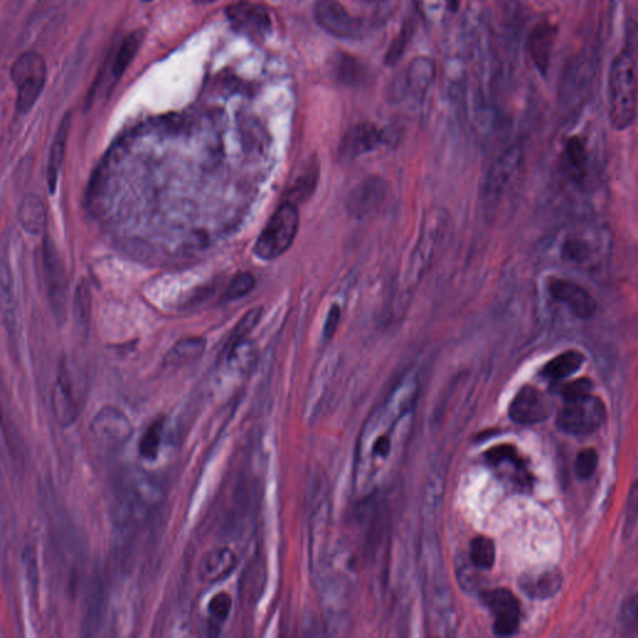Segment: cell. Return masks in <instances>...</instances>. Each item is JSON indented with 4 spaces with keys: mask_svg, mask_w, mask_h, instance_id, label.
<instances>
[{
    "mask_svg": "<svg viewBox=\"0 0 638 638\" xmlns=\"http://www.w3.org/2000/svg\"><path fill=\"white\" fill-rule=\"evenodd\" d=\"M338 79L347 85H357L365 80V65L353 56L342 55L338 59Z\"/></svg>",
    "mask_w": 638,
    "mask_h": 638,
    "instance_id": "cell-33",
    "label": "cell"
},
{
    "mask_svg": "<svg viewBox=\"0 0 638 638\" xmlns=\"http://www.w3.org/2000/svg\"><path fill=\"white\" fill-rule=\"evenodd\" d=\"M145 2H151V0H145Z\"/></svg>",
    "mask_w": 638,
    "mask_h": 638,
    "instance_id": "cell-44",
    "label": "cell"
},
{
    "mask_svg": "<svg viewBox=\"0 0 638 638\" xmlns=\"http://www.w3.org/2000/svg\"><path fill=\"white\" fill-rule=\"evenodd\" d=\"M165 422V416H157L142 434L139 441V454L142 459L155 461L159 457Z\"/></svg>",
    "mask_w": 638,
    "mask_h": 638,
    "instance_id": "cell-27",
    "label": "cell"
},
{
    "mask_svg": "<svg viewBox=\"0 0 638 638\" xmlns=\"http://www.w3.org/2000/svg\"><path fill=\"white\" fill-rule=\"evenodd\" d=\"M418 390L416 375L404 378L363 428L355 464L356 489L361 494H369L383 484L402 456Z\"/></svg>",
    "mask_w": 638,
    "mask_h": 638,
    "instance_id": "cell-1",
    "label": "cell"
},
{
    "mask_svg": "<svg viewBox=\"0 0 638 638\" xmlns=\"http://www.w3.org/2000/svg\"><path fill=\"white\" fill-rule=\"evenodd\" d=\"M71 115L66 113L63 122H60L58 131L54 138L52 150H50L49 164H47V189L50 194H55L56 185H58L59 172L64 163L66 141H68L69 130H71Z\"/></svg>",
    "mask_w": 638,
    "mask_h": 638,
    "instance_id": "cell-22",
    "label": "cell"
},
{
    "mask_svg": "<svg viewBox=\"0 0 638 638\" xmlns=\"http://www.w3.org/2000/svg\"><path fill=\"white\" fill-rule=\"evenodd\" d=\"M495 544L491 539L486 536H478L470 545V560L474 567L482 570H491L495 564Z\"/></svg>",
    "mask_w": 638,
    "mask_h": 638,
    "instance_id": "cell-30",
    "label": "cell"
},
{
    "mask_svg": "<svg viewBox=\"0 0 638 638\" xmlns=\"http://www.w3.org/2000/svg\"><path fill=\"white\" fill-rule=\"evenodd\" d=\"M597 463H599V456H597L596 450L581 451L577 456L576 464H575L577 476L583 480L592 478L593 473L596 472Z\"/></svg>",
    "mask_w": 638,
    "mask_h": 638,
    "instance_id": "cell-37",
    "label": "cell"
},
{
    "mask_svg": "<svg viewBox=\"0 0 638 638\" xmlns=\"http://www.w3.org/2000/svg\"><path fill=\"white\" fill-rule=\"evenodd\" d=\"M618 622L621 627L626 630L627 633L638 631V592L628 597L626 602L622 605L620 615H618Z\"/></svg>",
    "mask_w": 638,
    "mask_h": 638,
    "instance_id": "cell-35",
    "label": "cell"
},
{
    "mask_svg": "<svg viewBox=\"0 0 638 638\" xmlns=\"http://www.w3.org/2000/svg\"><path fill=\"white\" fill-rule=\"evenodd\" d=\"M206 349V340L202 337H189L179 340L172 349L167 352L164 363L166 366H183L197 361Z\"/></svg>",
    "mask_w": 638,
    "mask_h": 638,
    "instance_id": "cell-25",
    "label": "cell"
},
{
    "mask_svg": "<svg viewBox=\"0 0 638 638\" xmlns=\"http://www.w3.org/2000/svg\"><path fill=\"white\" fill-rule=\"evenodd\" d=\"M606 419V407L592 394L565 400L558 413V429L570 435H587L597 431Z\"/></svg>",
    "mask_w": 638,
    "mask_h": 638,
    "instance_id": "cell-7",
    "label": "cell"
},
{
    "mask_svg": "<svg viewBox=\"0 0 638 638\" xmlns=\"http://www.w3.org/2000/svg\"><path fill=\"white\" fill-rule=\"evenodd\" d=\"M565 157L568 164V172L576 181H581L587 172V151L585 144L579 137L568 139L565 145Z\"/></svg>",
    "mask_w": 638,
    "mask_h": 638,
    "instance_id": "cell-29",
    "label": "cell"
},
{
    "mask_svg": "<svg viewBox=\"0 0 638 638\" xmlns=\"http://www.w3.org/2000/svg\"><path fill=\"white\" fill-rule=\"evenodd\" d=\"M451 230L449 214L441 208H435L426 214L423 223L422 233L408 264L404 267L398 284V295L406 301L407 296H412L416 287L422 282L423 277L428 273L435 256L443 248Z\"/></svg>",
    "mask_w": 638,
    "mask_h": 638,
    "instance_id": "cell-2",
    "label": "cell"
},
{
    "mask_svg": "<svg viewBox=\"0 0 638 638\" xmlns=\"http://www.w3.org/2000/svg\"><path fill=\"white\" fill-rule=\"evenodd\" d=\"M231 609H232V599L230 593L225 592H217L211 597L208 602L207 611L210 617L217 622H223L229 618Z\"/></svg>",
    "mask_w": 638,
    "mask_h": 638,
    "instance_id": "cell-34",
    "label": "cell"
},
{
    "mask_svg": "<svg viewBox=\"0 0 638 638\" xmlns=\"http://www.w3.org/2000/svg\"><path fill=\"white\" fill-rule=\"evenodd\" d=\"M550 297L554 301L567 306L568 311L580 319H590L596 315L597 302L592 293L580 284L564 278L550 277L548 280Z\"/></svg>",
    "mask_w": 638,
    "mask_h": 638,
    "instance_id": "cell-14",
    "label": "cell"
},
{
    "mask_svg": "<svg viewBox=\"0 0 638 638\" xmlns=\"http://www.w3.org/2000/svg\"><path fill=\"white\" fill-rule=\"evenodd\" d=\"M94 447L104 456L119 453L134 432L131 420L122 410L113 406L103 407L90 423Z\"/></svg>",
    "mask_w": 638,
    "mask_h": 638,
    "instance_id": "cell-6",
    "label": "cell"
},
{
    "mask_svg": "<svg viewBox=\"0 0 638 638\" xmlns=\"http://www.w3.org/2000/svg\"><path fill=\"white\" fill-rule=\"evenodd\" d=\"M448 5H449L451 12H456L458 6L460 4V0H447Z\"/></svg>",
    "mask_w": 638,
    "mask_h": 638,
    "instance_id": "cell-42",
    "label": "cell"
},
{
    "mask_svg": "<svg viewBox=\"0 0 638 638\" xmlns=\"http://www.w3.org/2000/svg\"><path fill=\"white\" fill-rule=\"evenodd\" d=\"M18 219L27 232L40 235L46 225V210L42 198L37 195L25 196L19 206Z\"/></svg>",
    "mask_w": 638,
    "mask_h": 638,
    "instance_id": "cell-23",
    "label": "cell"
},
{
    "mask_svg": "<svg viewBox=\"0 0 638 638\" xmlns=\"http://www.w3.org/2000/svg\"><path fill=\"white\" fill-rule=\"evenodd\" d=\"M142 42V33L141 31H135L131 36L126 38L124 42H122V46H120L118 54H116L115 59H113V74L115 79L122 77L130 64L131 60L137 55L139 47H140Z\"/></svg>",
    "mask_w": 638,
    "mask_h": 638,
    "instance_id": "cell-31",
    "label": "cell"
},
{
    "mask_svg": "<svg viewBox=\"0 0 638 638\" xmlns=\"http://www.w3.org/2000/svg\"><path fill=\"white\" fill-rule=\"evenodd\" d=\"M192 2L197 3V4H210V3L216 2V0H192Z\"/></svg>",
    "mask_w": 638,
    "mask_h": 638,
    "instance_id": "cell-43",
    "label": "cell"
},
{
    "mask_svg": "<svg viewBox=\"0 0 638 638\" xmlns=\"http://www.w3.org/2000/svg\"><path fill=\"white\" fill-rule=\"evenodd\" d=\"M261 315V307L252 308L251 311H248V314L243 315L241 321H239L236 327L233 328V331L231 332L229 340H227L225 347H223V355H225L227 358H230V357L239 349V347L241 346L246 337L251 333L252 330H255L256 325L260 322Z\"/></svg>",
    "mask_w": 638,
    "mask_h": 638,
    "instance_id": "cell-28",
    "label": "cell"
},
{
    "mask_svg": "<svg viewBox=\"0 0 638 638\" xmlns=\"http://www.w3.org/2000/svg\"><path fill=\"white\" fill-rule=\"evenodd\" d=\"M409 39L410 29H408V27H406L400 31L399 36L393 40V43H391L390 50H388L387 55H385V64L394 66L400 62L404 52H406L407 44H408Z\"/></svg>",
    "mask_w": 638,
    "mask_h": 638,
    "instance_id": "cell-38",
    "label": "cell"
},
{
    "mask_svg": "<svg viewBox=\"0 0 638 638\" xmlns=\"http://www.w3.org/2000/svg\"><path fill=\"white\" fill-rule=\"evenodd\" d=\"M340 308L338 307L337 305L332 306L324 322L323 336L325 340L333 336L334 332L337 330L338 324H340Z\"/></svg>",
    "mask_w": 638,
    "mask_h": 638,
    "instance_id": "cell-41",
    "label": "cell"
},
{
    "mask_svg": "<svg viewBox=\"0 0 638 638\" xmlns=\"http://www.w3.org/2000/svg\"><path fill=\"white\" fill-rule=\"evenodd\" d=\"M239 558L230 548L214 549L202 556L198 564V577L204 583H219L236 570Z\"/></svg>",
    "mask_w": 638,
    "mask_h": 638,
    "instance_id": "cell-18",
    "label": "cell"
},
{
    "mask_svg": "<svg viewBox=\"0 0 638 638\" xmlns=\"http://www.w3.org/2000/svg\"><path fill=\"white\" fill-rule=\"evenodd\" d=\"M299 229V211L296 204L287 201L274 211L255 243L256 257L273 261L286 254L295 241Z\"/></svg>",
    "mask_w": 638,
    "mask_h": 638,
    "instance_id": "cell-4",
    "label": "cell"
},
{
    "mask_svg": "<svg viewBox=\"0 0 638 638\" xmlns=\"http://www.w3.org/2000/svg\"><path fill=\"white\" fill-rule=\"evenodd\" d=\"M385 195H387V191H385L383 180L366 179L350 192L347 206L353 216L363 219L366 214H372L375 208L381 206Z\"/></svg>",
    "mask_w": 638,
    "mask_h": 638,
    "instance_id": "cell-19",
    "label": "cell"
},
{
    "mask_svg": "<svg viewBox=\"0 0 638 638\" xmlns=\"http://www.w3.org/2000/svg\"><path fill=\"white\" fill-rule=\"evenodd\" d=\"M638 519V482L631 488L627 498L626 517H625V533L630 536L636 526Z\"/></svg>",
    "mask_w": 638,
    "mask_h": 638,
    "instance_id": "cell-39",
    "label": "cell"
},
{
    "mask_svg": "<svg viewBox=\"0 0 638 638\" xmlns=\"http://www.w3.org/2000/svg\"><path fill=\"white\" fill-rule=\"evenodd\" d=\"M435 78L434 63L428 58H418L410 63L404 75V91L412 97H424Z\"/></svg>",
    "mask_w": 638,
    "mask_h": 638,
    "instance_id": "cell-21",
    "label": "cell"
},
{
    "mask_svg": "<svg viewBox=\"0 0 638 638\" xmlns=\"http://www.w3.org/2000/svg\"><path fill=\"white\" fill-rule=\"evenodd\" d=\"M608 87L609 122L616 130H627L636 120L638 105L636 63L627 50L612 60Z\"/></svg>",
    "mask_w": 638,
    "mask_h": 638,
    "instance_id": "cell-3",
    "label": "cell"
},
{
    "mask_svg": "<svg viewBox=\"0 0 638 638\" xmlns=\"http://www.w3.org/2000/svg\"><path fill=\"white\" fill-rule=\"evenodd\" d=\"M255 287L256 280L251 273L237 274L232 282L230 283V286L227 287L226 298L230 299V301L242 298V297L248 296Z\"/></svg>",
    "mask_w": 638,
    "mask_h": 638,
    "instance_id": "cell-36",
    "label": "cell"
},
{
    "mask_svg": "<svg viewBox=\"0 0 638 638\" xmlns=\"http://www.w3.org/2000/svg\"><path fill=\"white\" fill-rule=\"evenodd\" d=\"M314 13L319 27L331 36L356 39L361 34V21L353 17L340 0H317Z\"/></svg>",
    "mask_w": 638,
    "mask_h": 638,
    "instance_id": "cell-12",
    "label": "cell"
},
{
    "mask_svg": "<svg viewBox=\"0 0 638 638\" xmlns=\"http://www.w3.org/2000/svg\"><path fill=\"white\" fill-rule=\"evenodd\" d=\"M120 516L139 523L160 501L159 488L142 473H129L120 479L118 489Z\"/></svg>",
    "mask_w": 638,
    "mask_h": 638,
    "instance_id": "cell-5",
    "label": "cell"
},
{
    "mask_svg": "<svg viewBox=\"0 0 638 638\" xmlns=\"http://www.w3.org/2000/svg\"><path fill=\"white\" fill-rule=\"evenodd\" d=\"M554 39L555 29L549 23L538 25L530 37V53H532L533 63L541 71H546L548 69Z\"/></svg>",
    "mask_w": 638,
    "mask_h": 638,
    "instance_id": "cell-26",
    "label": "cell"
},
{
    "mask_svg": "<svg viewBox=\"0 0 638 638\" xmlns=\"http://www.w3.org/2000/svg\"><path fill=\"white\" fill-rule=\"evenodd\" d=\"M42 257L44 280H46L50 307L54 317L62 324L64 323L68 314V276L62 256L50 239H44Z\"/></svg>",
    "mask_w": 638,
    "mask_h": 638,
    "instance_id": "cell-9",
    "label": "cell"
},
{
    "mask_svg": "<svg viewBox=\"0 0 638 638\" xmlns=\"http://www.w3.org/2000/svg\"><path fill=\"white\" fill-rule=\"evenodd\" d=\"M583 363H585V356L583 353L577 352V350H567L546 363L542 368L541 375L548 381H562V379L571 377L575 373L579 372Z\"/></svg>",
    "mask_w": 638,
    "mask_h": 638,
    "instance_id": "cell-24",
    "label": "cell"
},
{
    "mask_svg": "<svg viewBox=\"0 0 638 638\" xmlns=\"http://www.w3.org/2000/svg\"><path fill=\"white\" fill-rule=\"evenodd\" d=\"M84 402V393L75 383L71 369L62 363L50 397V407L56 423L63 428L74 424L83 412Z\"/></svg>",
    "mask_w": 638,
    "mask_h": 638,
    "instance_id": "cell-10",
    "label": "cell"
},
{
    "mask_svg": "<svg viewBox=\"0 0 638 638\" xmlns=\"http://www.w3.org/2000/svg\"><path fill=\"white\" fill-rule=\"evenodd\" d=\"M549 413V404L545 402L542 394L530 385L521 388L508 407L511 420L523 425L544 422Z\"/></svg>",
    "mask_w": 638,
    "mask_h": 638,
    "instance_id": "cell-16",
    "label": "cell"
},
{
    "mask_svg": "<svg viewBox=\"0 0 638 638\" xmlns=\"http://www.w3.org/2000/svg\"><path fill=\"white\" fill-rule=\"evenodd\" d=\"M384 139L377 126L371 122L355 125L344 134L340 144V156L344 160H355L383 144Z\"/></svg>",
    "mask_w": 638,
    "mask_h": 638,
    "instance_id": "cell-17",
    "label": "cell"
},
{
    "mask_svg": "<svg viewBox=\"0 0 638 638\" xmlns=\"http://www.w3.org/2000/svg\"><path fill=\"white\" fill-rule=\"evenodd\" d=\"M592 390V382L590 379L581 378L577 381L570 382L564 385L561 390V396L565 400L573 399V398L586 396Z\"/></svg>",
    "mask_w": 638,
    "mask_h": 638,
    "instance_id": "cell-40",
    "label": "cell"
},
{
    "mask_svg": "<svg viewBox=\"0 0 638 638\" xmlns=\"http://www.w3.org/2000/svg\"><path fill=\"white\" fill-rule=\"evenodd\" d=\"M72 315H74L75 323L80 330L87 332L89 330L91 317V292L87 282L78 284L74 295V305H72Z\"/></svg>",
    "mask_w": 638,
    "mask_h": 638,
    "instance_id": "cell-32",
    "label": "cell"
},
{
    "mask_svg": "<svg viewBox=\"0 0 638 638\" xmlns=\"http://www.w3.org/2000/svg\"><path fill=\"white\" fill-rule=\"evenodd\" d=\"M226 14L231 27L249 40L261 42L273 33V21L270 14L264 5L257 3L248 2V0L235 3L227 8Z\"/></svg>",
    "mask_w": 638,
    "mask_h": 638,
    "instance_id": "cell-11",
    "label": "cell"
},
{
    "mask_svg": "<svg viewBox=\"0 0 638 638\" xmlns=\"http://www.w3.org/2000/svg\"><path fill=\"white\" fill-rule=\"evenodd\" d=\"M12 78L17 85V110L21 113L29 112L42 94L46 80V66L37 53H25L18 58L12 68Z\"/></svg>",
    "mask_w": 638,
    "mask_h": 638,
    "instance_id": "cell-8",
    "label": "cell"
},
{
    "mask_svg": "<svg viewBox=\"0 0 638 638\" xmlns=\"http://www.w3.org/2000/svg\"><path fill=\"white\" fill-rule=\"evenodd\" d=\"M562 576L556 567H541L529 571L520 579V586L527 596L533 599H549L560 592Z\"/></svg>",
    "mask_w": 638,
    "mask_h": 638,
    "instance_id": "cell-20",
    "label": "cell"
},
{
    "mask_svg": "<svg viewBox=\"0 0 638 638\" xmlns=\"http://www.w3.org/2000/svg\"><path fill=\"white\" fill-rule=\"evenodd\" d=\"M486 608L494 617V633L498 636H511L520 625V605L514 593L507 589H495L483 593Z\"/></svg>",
    "mask_w": 638,
    "mask_h": 638,
    "instance_id": "cell-15",
    "label": "cell"
},
{
    "mask_svg": "<svg viewBox=\"0 0 638 638\" xmlns=\"http://www.w3.org/2000/svg\"><path fill=\"white\" fill-rule=\"evenodd\" d=\"M523 160V151L519 147L508 148L491 166L484 183V205L486 210L492 211L500 200L502 192L516 175Z\"/></svg>",
    "mask_w": 638,
    "mask_h": 638,
    "instance_id": "cell-13",
    "label": "cell"
}]
</instances>
